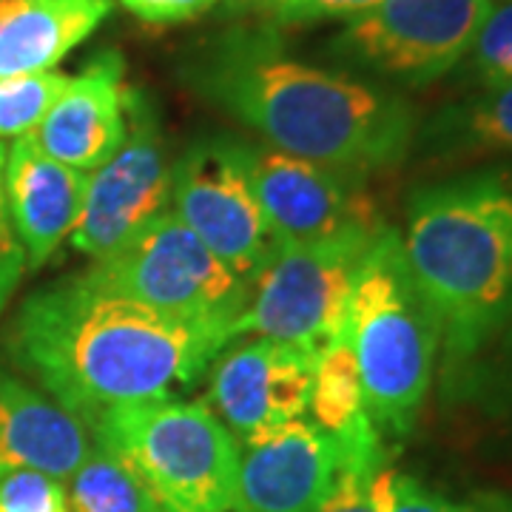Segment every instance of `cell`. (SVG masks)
Wrapping results in <instances>:
<instances>
[{
	"instance_id": "1",
	"label": "cell",
	"mask_w": 512,
	"mask_h": 512,
	"mask_svg": "<svg viewBox=\"0 0 512 512\" xmlns=\"http://www.w3.org/2000/svg\"><path fill=\"white\" fill-rule=\"evenodd\" d=\"M231 339L228 328L171 319L80 274L23 299L9 353L86 427L114 407L174 396Z\"/></svg>"
},
{
	"instance_id": "2",
	"label": "cell",
	"mask_w": 512,
	"mask_h": 512,
	"mask_svg": "<svg viewBox=\"0 0 512 512\" xmlns=\"http://www.w3.org/2000/svg\"><path fill=\"white\" fill-rule=\"evenodd\" d=\"M191 89L265 146L362 180L402 160L416 117L399 94L293 60L271 29H231L183 63Z\"/></svg>"
},
{
	"instance_id": "3",
	"label": "cell",
	"mask_w": 512,
	"mask_h": 512,
	"mask_svg": "<svg viewBox=\"0 0 512 512\" xmlns=\"http://www.w3.org/2000/svg\"><path fill=\"white\" fill-rule=\"evenodd\" d=\"M402 248L450 356L476 353L512 311V174L419 188Z\"/></svg>"
},
{
	"instance_id": "4",
	"label": "cell",
	"mask_w": 512,
	"mask_h": 512,
	"mask_svg": "<svg viewBox=\"0 0 512 512\" xmlns=\"http://www.w3.org/2000/svg\"><path fill=\"white\" fill-rule=\"evenodd\" d=\"M345 336L376 430L407 436L430 390L441 330L393 228H384L362 259Z\"/></svg>"
},
{
	"instance_id": "5",
	"label": "cell",
	"mask_w": 512,
	"mask_h": 512,
	"mask_svg": "<svg viewBox=\"0 0 512 512\" xmlns=\"http://www.w3.org/2000/svg\"><path fill=\"white\" fill-rule=\"evenodd\" d=\"M86 427L134 470L160 512H237L242 447L211 407L168 396L114 407Z\"/></svg>"
},
{
	"instance_id": "6",
	"label": "cell",
	"mask_w": 512,
	"mask_h": 512,
	"mask_svg": "<svg viewBox=\"0 0 512 512\" xmlns=\"http://www.w3.org/2000/svg\"><path fill=\"white\" fill-rule=\"evenodd\" d=\"M384 225H356L342 234L288 245L256 276L254 293L234 336H265L322 353L348 330L353 285Z\"/></svg>"
},
{
	"instance_id": "7",
	"label": "cell",
	"mask_w": 512,
	"mask_h": 512,
	"mask_svg": "<svg viewBox=\"0 0 512 512\" xmlns=\"http://www.w3.org/2000/svg\"><path fill=\"white\" fill-rule=\"evenodd\" d=\"M86 276L171 319L217 325L231 333L254 293V285L211 254L174 211L148 222L120 251L97 259Z\"/></svg>"
},
{
	"instance_id": "8",
	"label": "cell",
	"mask_w": 512,
	"mask_h": 512,
	"mask_svg": "<svg viewBox=\"0 0 512 512\" xmlns=\"http://www.w3.org/2000/svg\"><path fill=\"white\" fill-rule=\"evenodd\" d=\"M495 0H382L350 18L333 52L404 86H427L470 55Z\"/></svg>"
},
{
	"instance_id": "9",
	"label": "cell",
	"mask_w": 512,
	"mask_h": 512,
	"mask_svg": "<svg viewBox=\"0 0 512 512\" xmlns=\"http://www.w3.org/2000/svg\"><path fill=\"white\" fill-rule=\"evenodd\" d=\"M171 211L251 285L282 251L245 171L239 140L211 137L185 151L174 165Z\"/></svg>"
},
{
	"instance_id": "10",
	"label": "cell",
	"mask_w": 512,
	"mask_h": 512,
	"mask_svg": "<svg viewBox=\"0 0 512 512\" xmlns=\"http://www.w3.org/2000/svg\"><path fill=\"white\" fill-rule=\"evenodd\" d=\"M126 120V140L86 180L83 211L72 231L74 248L94 262L171 211L174 168L165 163L157 117L140 92L126 94Z\"/></svg>"
},
{
	"instance_id": "11",
	"label": "cell",
	"mask_w": 512,
	"mask_h": 512,
	"mask_svg": "<svg viewBox=\"0 0 512 512\" xmlns=\"http://www.w3.org/2000/svg\"><path fill=\"white\" fill-rule=\"evenodd\" d=\"M313 367L311 350L254 336L217 353L208 399L234 439L248 444L308 413Z\"/></svg>"
},
{
	"instance_id": "12",
	"label": "cell",
	"mask_w": 512,
	"mask_h": 512,
	"mask_svg": "<svg viewBox=\"0 0 512 512\" xmlns=\"http://www.w3.org/2000/svg\"><path fill=\"white\" fill-rule=\"evenodd\" d=\"M239 154L282 248L379 222L353 177L271 146L239 143Z\"/></svg>"
},
{
	"instance_id": "13",
	"label": "cell",
	"mask_w": 512,
	"mask_h": 512,
	"mask_svg": "<svg viewBox=\"0 0 512 512\" xmlns=\"http://www.w3.org/2000/svg\"><path fill=\"white\" fill-rule=\"evenodd\" d=\"M345 464L339 441L302 419L242 444L237 512H313Z\"/></svg>"
},
{
	"instance_id": "14",
	"label": "cell",
	"mask_w": 512,
	"mask_h": 512,
	"mask_svg": "<svg viewBox=\"0 0 512 512\" xmlns=\"http://www.w3.org/2000/svg\"><path fill=\"white\" fill-rule=\"evenodd\" d=\"M126 94L123 57L97 55L57 97L32 134L49 157L77 171H94L126 140Z\"/></svg>"
},
{
	"instance_id": "15",
	"label": "cell",
	"mask_w": 512,
	"mask_h": 512,
	"mask_svg": "<svg viewBox=\"0 0 512 512\" xmlns=\"http://www.w3.org/2000/svg\"><path fill=\"white\" fill-rule=\"evenodd\" d=\"M86 171L60 163L26 134L6 151L3 185L12 225L26 251V268L46 265L60 242L72 237L83 211Z\"/></svg>"
},
{
	"instance_id": "16",
	"label": "cell",
	"mask_w": 512,
	"mask_h": 512,
	"mask_svg": "<svg viewBox=\"0 0 512 512\" xmlns=\"http://www.w3.org/2000/svg\"><path fill=\"white\" fill-rule=\"evenodd\" d=\"M89 450L83 421L0 367V478L32 470L63 481Z\"/></svg>"
},
{
	"instance_id": "17",
	"label": "cell",
	"mask_w": 512,
	"mask_h": 512,
	"mask_svg": "<svg viewBox=\"0 0 512 512\" xmlns=\"http://www.w3.org/2000/svg\"><path fill=\"white\" fill-rule=\"evenodd\" d=\"M109 12L111 0H0V80L55 72Z\"/></svg>"
},
{
	"instance_id": "18",
	"label": "cell",
	"mask_w": 512,
	"mask_h": 512,
	"mask_svg": "<svg viewBox=\"0 0 512 512\" xmlns=\"http://www.w3.org/2000/svg\"><path fill=\"white\" fill-rule=\"evenodd\" d=\"M313 424L339 441L345 461H384L382 433L370 419L348 336L316 356L308 399Z\"/></svg>"
},
{
	"instance_id": "19",
	"label": "cell",
	"mask_w": 512,
	"mask_h": 512,
	"mask_svg": "<svg viewBox=\"0 0 512 512\" xmlns=\"http://www.w3.org/2000/svg\"><path fill=\"white\" fill-rule=\"evenodd\" d=\"M69 478V512H160L134 470L100 444L89 450Z\"/></svg>"
},
{
	"instance_id": "20",
	"label": "cell",
	"mask_w": 512,
	"mask_h": 512,
	"mask_svg": "<svg viewBox=\"0 0 512 512\" xmlns=\"http://www.w3.org/2000/svg\"><path fill=\"white\" fill-rule=\"evenodd\" d=\"M69 86L60 72H37L0 80V140H20L35 134L43 117Z\"/></svg>"
},
{
	"instance_id": "21",
	"label": "cell",
	"mask_w": 512,
	"mask_h": 512,
	"mask_svg": "<svg viewBox=\"0 0 512 512\" xmlns=\"http://www.w3.org/2000/svg\"><path fill=\"white\" fill-rule=\"evenodd\" d=\"M393 478L384 461H345L313 512H387Z\"/></svg>"
},
{
	"instance_id": "22",
	"label": "cell",
	"mask_w": 512,
	"mask_h": 512,
	"mask_svg": "<svg viewBox=\"0 0 512 512\" xmlns=\"http://www.w3.org/2000/svg\"><path fill=\"white\" fill-rule=\"evenodd\" d=\"M450 134L467 146L512 148V83L490 86L464 109H458Z\"/></svg>"
},
{
	"instance_id": "23",
	"label": "cell",
	"mask_w": 512,
	"mask_h": 512,
	"mask_svg": "<svg viewBox=\"0 0 512 512\" xmlns=\"http://www.w3.org/2000/svg\"><path fill=\"white\" fill-rule=\"evenodd\" d=\"M470 52L473 69L487 89L512 83V0L495 3Z\"/></svg>"
},
{
	"instance_id": "24",
	"label": "cell",
	"mask_w": 512,
	"mask_h": 512,
	"mask_svg": "<svg viewBox=\"0 0 512 512\" xmlns=\"http://www.w3.org/2000/svg\"><path fill=\"white\" fill-rule=\"evenodd\" d=\"M0 512H69L63 481L43 473H12L0 478Z\"/></svg>"
},
{
	"instance_id": "25",
	"label": "cell",
	"mask_w": 512,
	"mask_h": 512,
	"mask_svg": "<svg viewBox=\"0 0 512 512\" xmlns=\"http://www.w3.org/2000/svg\"><path fill=\"white\" fill-rule=\"evenodd\" d=\"M382 0H268L259 12L285 26H302L328 18H356Z\"/></svg>"
},
{
	"instance_id": "26",
	"label": "cell",
	"mask_w": 512,
	"mask_h": 512,
	"mask_svg": "<svg viewBox=\"0 0 512 512\" xmlns=\"http://www.w3.org/2000/svg\"><path fill=\"white\" fill-rule=\"evenodd\" d=\"M3 168H6V146L0 143V316L6 311L12 293L18 291L23 271H26V251L20 245L12 214H9V202H6Z\"/></svg>"
},
{
	"instance_id": "27",
	"label": "cell",
	"mask_w": 512,
	"mask_h": 512,
	"mask_svg": "<svg viewBox=\"0 0 512 512\" xmlns=\"http://www.w3.org/2000/svg\"><path fill=\"white\" fill-rule=\"evenodd\" d=\"M387 512H478L467 504H456L447 495L430 490L419 478L399 476L393 478V495Z\"/></svg>"
},
{
	"instance_id": "28",
	"label": "cell",
	"mask_w": 512,
	"mask_h": 512,
	"mask_svg": "<svg viewBox=\"0 0 512 512\" xmlns=\"http://www.w3.org/2000/svg\"><path fill=\"white\" fill-rule=\"evenodd\" d=\"M120 3L134 18L157 26H171V23L200 18L202 12H208L220 0H120Z\"/></svg>"
},
{
	"instance_id": "29",
	"label": "cell",
	"mask_w": 512,
	"mask_h": 512,
	"mask_svg": "<svg viewBox=\"0 0 512 512\" xmlns=\"http://www.w3.org/2000/svg\"><path fill=\"white\" fill-rule=\"evenodd\" d=\"M484 507L493 512H512V498L510 495H487Z\"/></svg>"
},
{
	"instance_id": "30",
	"label": "cell",
	"mask_w": 512,
	"mask_h": 512,
	"mask_svg": "<svg viewBox=\"0 0 512 512\" xmlns=\"http://www.w3.org/2000/svg\"><path fill=\"white\" fill-rule=\"evenodd\" d=\"M268 0H228L231 9H262Z\"/></svg>"
}]
</instances>
